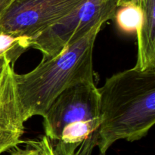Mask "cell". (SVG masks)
<instances>
[{
    "label": "cell",
    "instance_id": "cell-6",
    "mask_svg": "<svg viewBox=\"0 0 155 155\" xmlns=\"http://www.w3.org/2000/svg\"><path fill=\"white\" fill-rule=\"evenodd\" d=\"M14 64L0 75V155L23 143L24 120L15 85Z\"/></svg>",
    "mask_w": 155,
    "mask_h": 155
},
{
    "label": "cell",
    "instance_id": "cell-7",
    "mask_svg": "<svg viewBox=\"0 0 155 155\" xmlns=\"http://www.w3.org/2000/svg\"><path fill=\"white\" fill-rule=\"evenodd\" d=\"M144 13L137 34L138 53L136 69L144 71L155 67V0H137Z\"/></svg>",
    "mask_w": 155,
    "mask_h": 155
},
{
    "label": "cell",
    "instance_id": "cell-1",
    "mask_svg": "<svg viewBox=\"0 0 155 155\" xmlns=\"http://www.w3.org/2000/svg\"><path fill=\"white\" fill-rule=\"evenodd\" d=\"M98 89L99 155L117 141L135 142L147 136L155 124V67L117 73Z\"/></svg>",
    "mask_w": 155,
    "mask_h": 155
},
{
    "label": "cell",
    "instance_id": "cell-12",
    "mask_svg": "<svg viewBox=\"0 0 155 155\" xmlns=\"http://www.w3.org/2000/svg\"><path fill=\"white\" fill-rule=\"evenodd\" d=\"M14 64L10 59L7 57L6 55H1L0 56V75L4 72L5 70L7 68V67L9 64Z\"/></svg>",
    "mask_w": 155,
    "mask_h": 155
},
{
    "label": "cell",
    "instance_id": "cell-9",
    "mask_svg": "<svg viewBox=\"0 0 155 155\" xmlns=\"http://www.w3.org/2000/svg\"><path fill=\"white\" fill-rule=\"evenodd\" d=\"M31 39L0 32V56L6 55L13 64L30 48Z\"/></svg>",
    "mask_w": 155,
    "mask_h": 155
},
{
    "label": "cell",
    "instance_id": "cell-8",
    "mask_svg": "<svg viewBox=\"0 0 155 155\" xmlns=\"http://www.w3.org/2000/svg\"><path fill=\"white\" fill-rule=\"evenodd\" d=\"M114 19L121 32L127 34L137 33L144 20V13L139 4L133 2L118 6Z\"/></svg>",
    "mask_w": 155,
    "mask_h": 155
},
{
    "label": "cell",
    "instance_id": "cell-2",
    "mask_svg": "<svg viewBox=\"0 0 155 155\" xmlns=\"http://www.w3.org/2000/svg\"><path fill=\"white\" fill-rule=\"evenodd\" d=\"M103 25L67 47L60 54L42 61L33 71L15 74L17 94L24 122L42 117L60 94L82 82H95L93 50Z\"/></svg>",
    "mask_w": 155,
    "mask_h": 155
},
{
    "label": "cell",
    "instance_id": "cell-11",
    "mask_svg": "<svg viewBox=\"0 0 155 155\" xmlns=\"http://www.w3.org/2000/svg\"><path fill=\"white\" fill-rule=\"evenodd\" d=\"M33 143L40 150L42 155H57L54 152L51 142L45 136H42L39 140L33 141Z\"/></svg>",
    "mask_w": 155,
    "mask_h": 155
},
{
    "label": "cell",
    "instance_id": "cell-4",
    "mask_svg": "<svg viewBox=\"0 0 155 155\" xmlns=\"http://www.w3.org/2000/svg\"><path fill=\"white\" fill-rule=\"evenodd\" d=\"M120 0H85L71 14L30 41V48L41 51L42 60L60 54L94 27L114 19Z\"/></svg>",
    "mask_w": 155,
    "mask_h": 155
},
{
    "label": "cell",
    "instance_id": "cell-14",
    "mask_svg": "<svg viewBox=\"0 0 155 155\" xmlns=\"http://www.w3.org/2000/svg\"><path fill=\"white\" fill-rule=\"evenodd\" d=\"M136 1H137V0H120V1H119V5H118V6L120 5H122V4H124V3L130 2H136Z\"/></svg>",
    "mask_w": 155,
    "mask_h": 155
},
{
    "label": "cell",
    "instance_id": "cell-3",
    "mask_svg": "<svg viewBox=\"0 0 155 155\" xmlns=\"http://www.w3.org/2000/svg\"><path fill=\"white\" fill-rule=\"evenodd\" d=\"M95 82H82L57 97L42 116L45 136L57 155H91L101 125Z\"/></svg>",
    "mask_w": 155,
    "mask_h": 155
},
{
    "label": "cell",
    "instance_id": "cell-10",
    "mask_svg": "<svg viewBox=\"0 0 155 155\" xmlns=\"http://www.w3.org/2000/svg\"><path fill=\"white\" fill-rule=\"evenodd\" d=\"M10 155H42L40 150L33 143V141L27 142V146L24 148L18 147L14 148L11 151Z\"/></svg>",
    "mask_w": 155,
    "mask_h": 155
},
{
    "label": "cell",
    "instance_id": "cell-5",
    "mask_svg": "<svg viewBox=\"0 0 155 155\" xmlns=\"http://www.w3.org/2000/svg\"><path fill=\"white\" fill-rule=\"evenodd\" d=\"M85 0H13L0 17V32L32 39Z\"/></svg>",
    "mask_w": 155,
    "mask_h": 155
},
{
    "label": "cell",
    "instance_id": "cell-13",
    "mask_svg": "<svg viewBox=\"0 0 155 155\" xmlns=\"http://www.w3.org/2000/svg\"><path fill=\"white\" fill-rule=\"evenodd\" d=\"M13 0H0V17L2 16L7 8L10 5Z\"/></svg>",
    "mask_w": 155,
    "mask_h": 155
}]
</instances>
